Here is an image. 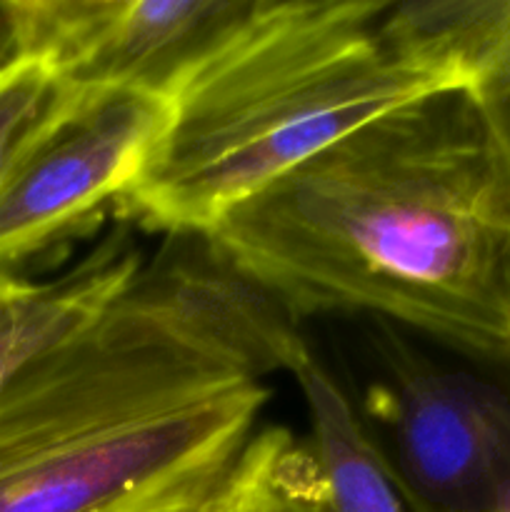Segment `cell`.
<instances>
[{
	"instance_id": "obj_1",
	"label": "cell",
	"mask_w": 510,
	"mask_h": 512,
	"mask_svg": "<svg viewBox=\"0 0 510 512\" xmlns=\"http://www.w3.org/2000/svg\"><path fill=\"white\" fill-rule=\"evenodd\" d=\"M205 235L0 393V512H210L308 343Z\"/></svg>"
},
{
	"instance_id": "obj_2",
	"label": "cell",
	"mask_w": 510,
	"mask_h": 512,
	"mask_svg": "<svg viewBox=\"0 0 510 512\" xmlns=\"http://www.w3.org/2000/svg\"><path fill=\"white\" fill-rule=\"evenodd\" d=\"M205 238L298 323L373 315L470 358L510 353V155L465 85L365 120Z\"/></svg>"
},
{
	"instance_id": "obj_3",
	"label": "cell",
	"mask_w": 510,
	"mask_h": 512,
	"mask_svg": "<svg viewBox=\"0 0 510 512\" xmlns=\"http://www.w3.org/2000/svg\"><path fill=\"white\" fill-rule=\"evenodd\" d=\"M388 0H263L170 100L120 220L205 235L228 210L438 83L385 33Z\"/></svg>"
},
{
	"instance_id": "obj_4",
	"label": "cell",
	"mask_w": 510,
	"mask_h": 512,
	"mask_svg": "<svg viewBox=\"0 0 510 512\" xmlns=\"http://www.w3.org/2000/svg\"><path fill=\"white\" fill-rule=\"evenodd\" d=\"M365 425L410 512H510V378L433 363L385 330Z\"/></svg>"
},
{
	"instance_id": "obj_5",
	"label": "cell",
	"mask_w": 510,
	"mask_h": 512,
	"mask_svg": "<svg viewBox=\"0 0 510 512\" xmlns=\"http://www.w3.org/2000/svg\"><path fill=\"white\" fill-rule=\"evenodd\" d=\"M263 0H8L13 58L80 90L173 100Z\"/></svg>"
},
{
	"instance_id": "obj_6",
	"label": "cell",
	"mask_w": 510,
	"mask_h": 512,
	"mask_svg": "<svg viewBox=\"0 0 510 512\" xmlns=\"http://www.w3.org/2000/svg\"><path fill=\"white\" fill-rule=\"evenodd\" d=\"M170 100L135 90H80L0 185V273L78 233L138 178Z\"/></svg>"
},
{
	"instance_id": "obj_7",
	"label": "cell",
	"mask_w": 510,
	"mask_h": 512,
	"mask_svg": "<svg viewBox=\"0 0 510 512\" xmlns=\"http://www.w3.org/2000/svg\"><path fill=\"white\" fill-rule=\"evenodd\" d=\"M143 263L133 225L120 220L58 278L33 283L0 273V393L35 358L98 318Z\"/></svg>"
},
{
	"instance_id": "obj_8",
	"label": "cell",
	"mask_w": 510,
	"mask_h": 512,
	"mask_svg": "<svg viewBox=\"0 0 510 512\" xmlns=\"http://www.w3.org/2000/svg\"><path fill=\"white\" fill-rule=\"evenodd\" d=\"M310 418V450L333 512H410L353 400L305 348L290 370Z\"/></svg>"
},
{
	"instance_id": "obj_9",
	"label": "cell",
	"mask_w": 510,
	"mask_h": 512,
	"mask_svg": "<svg viewBox=\"0 0 510 512\" xmlns=\"http://www.w3.org/2000/svg\"><path fill=\"white\" fill-rule=\"evenodd\" d=\"M383 25L415 68L473 88L510 48V0H388Z\"/></svg>"
},
{
	"instance_id": "obj_10",
	"label": "cell",
	"mask_w": 510,
	"mask_h": 512,
	"mask_svg": "<svg viewBox=\"0 0 510 512\" xmlns=\"http://www.w3.org/2000/svg\"><path fill=\"white\" fill-rule=\"evenodd\" d=\"M210 512H333L308 440L288 428L258 430Z\"/></svg>"
},
{
	"instance_id": "obj_11",
	"label": "cell",
	"mask_w": 510,
	"mask_h": 512,
	"mask_svg": "<svg viewBox=\"0 0 510 512\" xmlns=\"http://www.w3.org/2000/svg\"><path fill=\"white\" fill-rule=\"evenodd\" d=\"M78 95L43 60L18 55L0 65V185Z\"/></svg>"
},
{
	"instance_id": "obj_12",
	"label": "cell",
	"mask_w": 510,
	"mask_h": 512,
	"mask_svg": "<svg viewBox=\"0 0 510 512\" xmlns=\"http://www.w3.org/2000/svg\"><path fill=\"white\" fill-rule=\"evenodd\" d=\"M470 90L478 98L490 128L510 155V48L485 70L483 78Z\"/></svg>"
},
{
	"instance_id": "obj_13",
	"label": "cell",
	"mask_w": 510,
	"mask_h": 512,
	"mask_svg": "<svg viewBox=\"0 0 510 512\" xmlns=\"http://www.w3.org/2000/svg\"><path fill=\"white\" fill-rule=\"evenodd\" d=\"M13 58V25L8 0H0V65Z\"/></svg>"
}]
</instances>
